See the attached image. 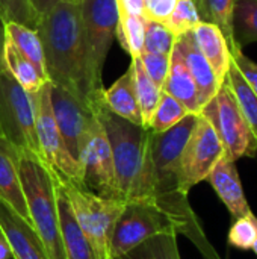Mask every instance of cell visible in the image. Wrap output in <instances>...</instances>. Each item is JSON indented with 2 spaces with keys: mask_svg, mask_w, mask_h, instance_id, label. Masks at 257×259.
<instances>
[{
  "mask_svg": "<svg viewBox=\"0 0 257 259\" xmlns=\"http://www.w3.org/2000/svg\"><path fill=\"white\" fill-rule=\"evenodd\" d=\"M20 178L29 220L39 235L48 259H65L59 231L58 173L42 158L20 150Z\"/></svg>",
  "mask_w": 257,
  "mask_h": 259,
  "instance_id": "cell-4",
  "label": "cell"
},
{
  "mask_svg": "<svg viewBox=\"0 0 257 259\" xmlns=\"http://www.w3.org/2000/svg\"><path fill=\"white\" fill-rule=\"evenodd\" d=\"M130 71H132V79H133V88L135 94L139 103L141 115H142V123L144 127H147L162 94V88H159L145 73L139 56L133 58L130 62Z\"/></svg>",
  "mask_w": 257,
  "mask_h": 259,
  "instance_id": "cell-24",
  "label": "cell"
},
{
  "mask_svg": "<svg viewBox=\"0 0 257 259\" xmlns=\"http://www.w3.org/2000/svg\"><path fill=\"white\" fill-rule=\"evenodd\" d=\"M257 240V219L251 214L247 217L235 220L230 232H229V243L241 250L253 249V244Z\"/></svg>",
  "mask_w": 257,
  "mask_h": 259,
  "instance_id": "cell-34",
  "label": "cell"
},
{
  "mask_svg": "<svg viewBox=\"0 0 257 259\" xmlns=\"http://www.w3.org/2000/svg\"><path fill=\"white\" fill-rule=\"evenodd\" d=\"M35 105V129L42 159L61 176L82 187V170L70 156L59 127L55 120L50 82H47L36 94H32Z\"/></svg>",
  "mask_w": 257,
  "mask_h": 259,
  "instance_id": "cell-11",
  "label": "cell"
},
{
  "mask_svg": "<svg viewBox=\"0 0 257 259\" xmlns=\"http://www.w3.org/2000/svg\"><path fill=\"white\" fill-rule=\"evenodd\" d=\"M253 250H254V252H256V255H257V240H256V243H254V244H253Z\"/></svg>",
  "mask_w": 257,
  "mask_h": 259,
  "instance_id": "cell-41",
  "label": "cell"
},
{
  "mask_svg": "<svg viewBox=\"0 0 257 259\" xmlns=\"http://www.w3.org/2000/svg\"><path fill=\"white\" fill-rule=\"evenodd\" d=\"M101 102L115 115H118L127 121H132L135 124L144 126L139 103H138L135 88H133V79H132L130 68H127V71L123 76H120L112 83L111 88L103 90Z\"/></svg>",
  "mask_w": 257,
  "mask_h": 259,
  "instance_id": "cell-21",
  "label": "cell"
},
{
  "mask_svg": "<svg viewBox=\"0 0 257 259\" xmlns=\"http://www.w3.org/2000/svg\"><path fill=\"white\" fill-rule=\"evenodd\" d=\"M162 91L180 102L189 114H200L201 106L198 102V93L192 76L189 74L180 53L173 49L170 55V70L162 85Z\"/></svg>",
  "mask_w": 257,
  "mask_h": 259,
  "instance_id": "cell-19",
  "label": "cell"
},
{
  "mask_svg": "<svg viewBox=\"0 0 257 259\" xmlns=\"http://www.w3.org/2000/svg\"><path fill=\"white\" fill-rule=\"evenodd\" d=\"M230 58L232 61L236 64L238 70L241 71L242 77L247 80V83L250 85V88L253 90V93L257 96V64L254 61H251L248 56L244 55L242 49L239 46H235L233 49H230Z\"/></svg>",
  "mask_w": 257,
  "mask_h": 259,
  "instance_id": "cell-36",
  "label": "cell"
},
{
  "mask_svg": "<svg viewBox=\"0 0 257 259\" xmlns=\"http://www.w3.org/2000/svg\"><path fill=\"white\" fill-rule=\"evenodd\" d=\"M174 47L180 53L189 74L192 76V79L195 82L197 93H198V102H200V106L203 108L206 103H209L215 97V94L221 88V83L217 79L211 64L206 61V58L198 50L191 32L176 38Z\"/></svg>",
  "mask_w": 257,
  "mask_h": 259,
  "instance_id": "cell-16",
  "label": "cell"
},
{
  "mask_svg": "<svg viewBox=\"0 0 257 259\" xmlns=\"http://www.w3.org/2000/svg\"><path fill=\"white\" fill-rule=\"evenodd\" d=\"M191 33L194 36V41L198 50L211 64L217 79L223 85L226 80L229 67H230V61H232L230 49L223 32L214 24L198 23Z\"/></svg>",
  "mask_w": 257,
  "mask_h": 259,
  "instance_id": "cell-18",
  "label": "cell"
},
{
  "mask_svg": "<svg viewBox=\"0 0 257 259\" xmlns=\"http://www.w3.org/2000/svg\"><path fill=\"white\" fill-rule=\"evenodd\" d=\"M176 44V36L168 30L164 23H158L145 18V33H144V50L148 53L171 55Z\"/></svg>",
  "mask_w": 257,
  "mask_h": 259,
  "instance_id": "cell-32",
  "label": "cell"
},
{
  "mask_svg": "<svg viewBox=\"0 0 257 259\" xmlns=\"http://www.w3.org/2000/svg\"><path fill=\"white\" fill-rule=\"evenodd\" d=\"M0 199L29 220L20 178V150L0 137ZM30 222V220H29Z\"/></svg>",
  "mask_w": 257,
  "mask_h": 259,
  "instance_id": "cell-17",
  "label": "cell"
},
{
  "mask_svg": "<svg viewBox=\"0 0 257 259\" xmlns=\"http://www.w3.org/2000/svg\"><path fill=\"white\" fill-rule=\"evenodd\" d=\"M0 231L14 259H48L45 247L32 223L0 199Z\"/></svg>",
  "mask_w": 257,
  "mask_h": 259,
  "instance_id": "cell-14",
  "label": "cell"
},
{
  "mask_svg": "<svg viewBox=\"0 0 257 259\" xmlns=\"http://www.w3.org/2000/svg\"><path fill=\"white\" fill-rule=\"evenodd\" d=\"M44 52V67L50 83L83 99L92 109L95 102L86 87L82 38L80 2L67 0L39 17L35 27Z\"/></svg>",
  "mask_w": 257,
  "mask_h": 259,
  "instance_id": "cell-2",
  "label": "cell"
},
{
  "mask_svg": "<svg viewBox=\"0 0 257 259\" xmlns=\"http://www.w3.org/2000/svg\"><path fill=\"white\" fill-rule=\"evenodd\" d=\"M224 153V147L212 124L198 114L197 123L183 147L180 156V182L185 193L206 181L217 161Z\"/></svg>",
  "mask_w": 257,
  "mask_h": 259,
  "instance_id": "cell-12",
  "label": "cell"
},
{
  "mask_svg": "<svg viewBox=\"0 0 257 259\" xmlns=\"http://www.w3.org/2000/svg\"><path fill=\"white\" fill-rule=\"evenodd\" d=\"M198 23L201 21L194 0H177L171 15L164 24L176 38H179L185 33L192 32Z\"/></svg>",
  "mask_w": 257,
  "mask_h": 259,
  "instance_id": "cell-31",
  "label": "cell"
},
{
  "mask_svg": "<svg viewBox=\"0 0 257 259\" xmlns=\"http://www.w3.org/2000/svg\"><path fill=\"white\" fill-rule=\"evenodd\" d=\"M224 83L229 87L230 93L233 94L245 121L248 123L253 135L257 140V96L253 93L247 80L242 77L241 71L238 70L233 61H230V67Z\"/></svg>",
  "mask_w": 257,
  "mask_h": 259,
  "instance_id": "cell-25",
  "label": "cell"
},
{
  "mask_svg": "<svg viewBox=\"0 0 257 259\" xmlns=\"http://www.w3.org/2000/svg\"><path fill=\"white\" fill-rule=\"evenodd\" d=\"M176 231L168 215L150 199H132L124 202L117 219L111 250L114 259L120 258L153 235Z\"/></svg>",
  "mask_w": 257,
  "mask_h": 259,
  "instance_id": "cell-9",
  "label": "cell"
},
{
  "mask_svg": "<svg viewBox=\"0 0 257 259\" xmlns=\"http://www.w3.org/2000/svg\"><path fill=\"white\" fill-rule=\"evenodd\" d=\"M29 2L35 11V14L38 15V20H39V17L48 14L55 6H58L59 3L67 2V0H29Z\"/></svg>",
  "mask_w": 257,
  "mask_h": 259,
  "instance_id": "cell-38",
  "label": "cell"
},
{
  "mask_svg": "<svg viewBox=\"0 0 257 259\" xmlns=\"http://www.w3.org/2000/svg\"><path fill=\"white\" fill-rule=\"evenodd\" d=\"M58 211H59V231H61L65 259H94L89 243L83 235V231L79 226V222L64 191L61 190V182L58 185Z\"/></svg>",
  "mask_w": 257,
  "mask_h": 259,
  "instance_id": "cell-20",
  "label": "cell"
},
{
  "mask_svg": "<svg viewBox=\"0 0 257 259\" xmlns=\"http://www.w3.org/2000/svg\"><path fill=\"white\" fill-rule=\"evenodd\" d=\"M200 21L201 23H209L217 26L227 44L229 49H233L238 46L233 38V8H235V0H194Z\"/></svg>",
  "mask_w": 257,
  "mask_h": 259,
  "instance_id": "cell-23",
  "label": "cell"
},
{
  "mask_svg": "<svg viewBox=\"0 0 257 259\" xmlns=\"http://www.w3.org/2000/svg\"><path fill=\"white\" fill-rule=\"evenodd\" d=\"M5 70L17 80V83L29 94H36L47 82V76L41 73L6 36L5 52H3Z\"/></svg>",
  "mask_w": 257,
  "mask_h": 259,
  "instance_id": "cell-22",
  "label": "cell"
},
{
  "mask_svg": "<svg viewBox=\"0 0 257 259\" xmlns=\"http://www.w3.org/2000/svg\"><path fill=\"white\" fill-rule=\"evenodd\" d=\"M114 159L118 196L123 202L147 199L150 167V131L111 112L103 102L94 106Z\"/></svg>",
  "mask_w": 257,
  "mask_h": 259,
  "instance_id": "cell-3",
  "label": "cell"
},
{
  "mask_svg": "<svg viewBox=\"0 0 257 259\" xmlns=\"http://www.w3.org/2000/svg\"><path fill=\"white\" fill-rule=\"evenodd\" d=\"M12 255H11V249H9V244L3 235V232L0 231V259H11Z\"/></svg>",
  "mask_w": 257,
  "mask_h": 259,
  "instance_id": "cell-40",
  "label": "cell"
},
{
  "mask_svg": "<svg viewBox=\"0 0 257 259\" xmlns=\"http://www.w3.org/2000/svg\"><path fill=\"white\" fill-rule=\"evenodd\" d=\"M5 42H6V23L0 15V74L5 71V62H3Z\"/></svg>",
  "mask_w": 257,
  "mask_h": 259,
  "instance_id": "cell-39",
  "label": "cell"
},
{
  "mask_svg": "<svg viewBox=\"0 0 257 259\" xmlns=\"http://www.w3.org/2000/svg\"><path fill=\"white\" fill-rule=\"evenodd\" d=\"M59 182L61 190L89 243L94 259H114L111 241L124 202L118 199H103L61 176Z\"/></svg>",
  "mask_w": 257,
  "mask_h": 259,
  "instance_id": "cell-6",
  "label": "cell"
},
{
  "mask_svg": "<svg viewBox=\"0 0 257 259\" xmlns=\"http://www.w3.org/2000/svg\"><path fill=\"white\" fill-rule=\"evenodd\" d=\"M144 33H145V18L142 15L121 14L117 27V39L121 47L130 55V58H138L144 50Z\"/></svg>",
  "mask_w": 257,
  "mask_h": 259,
  "instance_id": "cell-29",
  "label": "cell"
},
{
  "mask_svg": "<svg viewBox=\"0 0 257 259\" xmlns=\"http://www.w3.org/2000/svg\"><path fill=\"white\" fill-rule=\"evenodd\" d=\"M197 114H188L171 129L155 134L150 131V167L148 196L171 220L177 234L188 237L203 253L204 259H220L209 244L197 215L194 214L188 193L180 182V156L197 123Z\"/></svg>",
  "mask_w": 257,
  "mask_h": 259,
  "instance_id": "cell-1",
  "label": "cell"
},
{
  "mask_svg": "<svg viewBox=\"0 0 257 259\" xmlns=\"http://www.w3.org/2000/svg\"><path fill=\"white\" fill-rule=\"evenodd\" d=\"M85 52V79L91 97L101 100L103 67L117 38L120 20L117 0H79Z\"/></svg>",
  "mask_w": 257,
  "mask_h": 259,
  "instance_id": "cell-5",
  "label": "cell"
},
{
  "mask_svg": "<svg viewBox=\"0 0 257 259\" xmlns=\"http://www.w3.org/2000/svg\"><path fill=\"white\" fill-rule=\"evenodd\" d=\"M50 99L64 144L70 156L80 167V147L85 132L94 117V109L83 99L53 83H50Z\"/></svg>",
  "mask_w": 257,
  "mask_h": 259,
  "instance_id": "cell-13",
  "label": "cell"
},
{
  "mask_svg": "<svg viewBox=\"0 0 257 259\" xmlns=\"http://www.w3.org/2000/svg\"><path fill=\"white\" fill-rule=\"evenodd\" d=\"M177 0H144V18L165 23L171 15Z\"/></svg>",
  "mask_w": 257,
  "mask_h": 259,
  "instance_id": "cell-37",
  "label": "cell"
},
{
  "mask_svg": "<svg viewBox=\"0 0 257 259\" xmlns=\"http://www.w3.org/2000/svg\"><path fill=\"white\" fill-rule=\"evenodd\" d=\"M200 115L212 124L224 150L232 158L238 159L256 155V137L226 83H223L215 97L201 108Z\"/></svg>",
  "mask_w": 257,
  "mask_h": 259,
  "instance_id": "cell-8",
  "label": "cell"
},
{
  "mask_svg": "<svg viewBox=\"0 0 257 259\" xmlns=\"http://www.w3.org/2000/svg\"><path fill=\"white\" fill-rule=\"evenodd\" d=\"M117 259H180L177 232L168 231L153 235Z\"/></svg>",
  "mask_w": 257,
  "mask_h": 259,
  "instance_id": "cell-26",
  "label": "cell"
},
{
  "mask_svg": "<svg viewBox=\"0 0 257 259\" xmlns=\"http://www.w3.org/2000/svg\"><path fill=\"white\" fill-rule=\"evenodd\" d=\"M188 114V109L180 102H177L174 97L162 91L161 100L147 124V129L155 134L165 132L176 126L179 121H182Z\"/></svg>",
  "mask_w": 257,
  "mask_h": 259,
  "instance_id": "cell-30",
  "label": "cell"
},
{
  "mask_svg": "<svg viewBox=\"0 0 257 259\" xmlns=\"http://www.w3.org/2000/svg\"><path fill=\"white\" fill-rule=\"evenodd\" d=\"M0 15L5 23H18L35 29L38 15L29 0H0Z\"/></svg>",
  "mask_w": 257,
  "mask_h": 259,
  "instance_id": "cell-33",
  "label": "cell"
},
{
  "mask_svg": "<svg viewBox=\"0 0 257 259\" xmlns=\"http://www.w3.org/2000/svg\"><path fill=\"white\" fill-rule=\"evenodd\" d=\"M0 137L15 149L42 158L35 129L33 97L6 70L0 74Z\"/></svg>",
  "mask_w": 257,
  "mask_h": 259,
  "instance_id": "cell-7",
  "label": "cell"
},
{
  "mask_svg": "<svg viewBox=\"0 0 257 259\" xmlns=\"http://www.w3.org/2000/svg\"><path fill=\"white\" fill-rule=\"evenodd\" d=\"M82 187L103 199H120L111 146L100 120L92 117L80 147Z\"/></svg>",
  "mask_w": 257,
  "mask_h": 259,
  "instance_id": "cell-10",
  "label": "cell"
},
{
  "mask_svg": "<svg viewBox=\"0 0 257 259\" xmlns=\"http://www.w3.org/2000/svg\"><path fill=\"white\" fill-rule=\"evenodd\" d=\"M233 38L241 49L257 41V0H235Z\"/></svg>",
  "mask_w": 257,
  "mask_h": 259,
  "instance_id": "cell-28",
  "label": "cell"
},
{
  "mask_svg": "<svg viewBox=\"0 0 257 259\" xmlns=\"http://www.w3.org/2000/svg\"><path fill=\"white\" fill-rule=\"evenodd\" d=\"M141 64L145 70V73L148 74V77L159 87L162 88L168 70H170V56L168 55H159V53H148V52H142L139 55Z\"/></svg>",
  "mask_w": 257,
  "mask_h": 259,
  "instance_id": "cell-35",
  "label": "cell"
},
{
  "mask_svg": "<svg viewBox=\"0 0 257 259\" xmlns=\"http://www.w3.org/2000/svg\"><path fill=\"white\" fill-rule=\"evenodd\" d=\"M6 36L12 41V44L20 50L23 56H26L41 73L45 74L42 44L35 29L18 23H6Z\"/></svg>",
  "mask_w": 257,
  "mask_h": 259,
  "instance_id": "cell-27",
  "label": "cell"
},
{
  "mask_svg": "<svg viewBox=\"0 0 257 259\" xmlns=\"http://www.w3.org/2000/svg\"><path fill=\"white\" fill-rule=\"evenodd\" d=\"M235 158H232L226 150L211 170L206 181L211 182L223 203L227 206L235 220L247 217L251 214L250 205L245 199L241 178L235 165Z\"/></svg>",
  "mask_w": 257,
  "mask_h": 259,
  "instance_id": "cell-15",
  "label": "cell"
}]
</instances>
